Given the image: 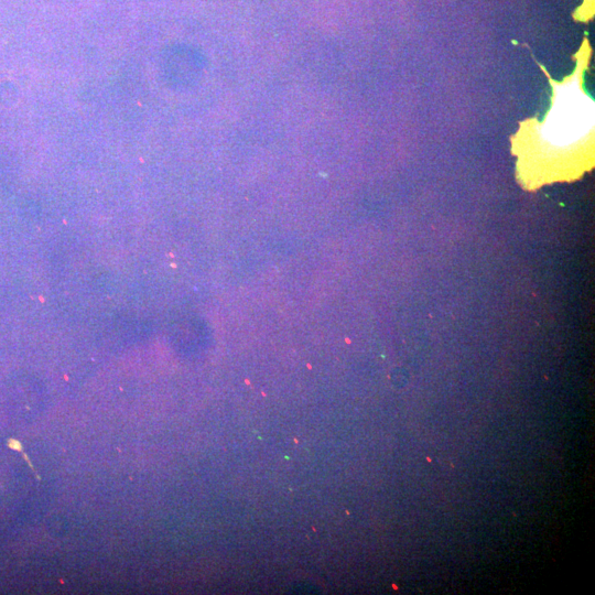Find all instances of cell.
<instances>
[{"instance_id": "6da1fadb", "label": "cell", "mask_w": 595, "mask_h": 595, "mask_svg": "<svg viewBox=\"0 0 595 595\" xmlns=\"http://www.w3.org/2000/svg\"><path fill=\"white\" fill-rule=\"evenodd\" d=\"M580 77V76H578ZM578 77L556 85L554 101L545 120L533 133L522 160L530 183L573 175L581 170L582 155L593 131V102L584 94Z\"/></svg>"}]
</instances>
